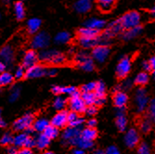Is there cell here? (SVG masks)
<instances>
[{
    "label": "cell",
    "mask_w": 155,
    "mask_h": 154,
    "mask_svg": "<svg viewBox=\"0 0 155 154\" xmlns=\"http://www.w3.org/2000/svg\"><path fill=\"white\" fill-rule=\"evenodd\" d=\"M140 22V14L137 10H128L126 11L122 17H120L115 25L119 27V29L123 31H132Z\"/></svg>",
    "instance_id": "1"
},
{
    "label": "cell",
    "mask_w": 155,
    "mask_h": 154,
    "mask_svg": "<svg viewBox=\"0 0 155 154\" xmlns=\"http://www.w3.org/2000/svg\"><path fill=\"white\" fill-rule=\"evenodd\" d=\"M106 30L103 29H96V28H80L74 31V37L73 38L75 41L82 42H91L96 43L97 38L101 37L104 34H106Z\"/></svg>",
    "instance_id": "2"
},
{
    "label": "cell",
    "mask_w": 155,
    "mask_h": 154,
    "mask_svg": "<svg viewBox=\"0 0 155 154\" xmlns=\"http://www.w3.org/2000/svg\"><path fill=\"white\" fill-rule=\"evenodd\" d=\"M81 92L79 89H77L74 93L71 95V97L65 100L66 106L71 110L72 111H75V113L83 115L86 113L87 105L81 97Z\"/></svg>",
    "instance_id": "3"
},
{
    "label": "cell",
    "mask_w": 155,
    "mask_h": 154,
    "mask_svg": "<svg viewBox=\"0 0 155 154\" xmlns=\"http://www.w3.org/2000/svg\"><path fill=\"white\" fill-rule=\"evenodd\" d=\"M38 113H27L23 115L21 118H18L17 120L14 121L12 124V129L13 131H28L31 128H33V124L36 121Z\"/></svg>",
    "instance_id": "4"
},
{
    "label": "cell",
    "mask_w": 155,
    "mask_h": 154,
    "mask_svg": "<svg viewBox=\"0 0 155 154\" xmlns=\"http://www.w3.org/2000/svg\"><path fill=\"white\" fill-rule=\"evenodd\" d=\"M135 57H130V56H124L123 57L120 61L117 64L116 72H115V78L118 82L124 81L128 76L130 71H131V64L134 61Z\"/></svg>",
    "instance_id": "5"
},
{
    "label": "cell",
    "mask_w": 155,
    "mask_h": 154,
    "mask_svg": "<svg viewBox=\"0 0 155 154\" xmlns=\"http://www.w3.org/2000/svg\"><path fill=\"white\" fill-rule=\"evenodd\" d=\"M153 122L154 121L151 119L149 113H143L141 114H138L135 118V123L137 127L145 135H148L151 131Z\"/></svg>",
    "instance_id": "6"
},
{
    "label": "cell",
    "mask_w": 155,
    "mask_h": 154,
    "mask_svg": "<svg viewBox=\"0 0 155 154\" xmlns=\"http://www.w3.org/2000/svg\"><path fill=\"white\" fill-rule=\"evenodd\" d=\"M39 60H40V58H39L38 52L35 49H28L24 54V57H23L22 61L20 64V66L22 67L26 71V70L30 69L31 67L36 65V63L39 61Z\"/></svg>",
    "instance_id": "7"
},
{
    "label": "cell",
    "mask_w": 155,
    "mask_h": 154,
    "mask_svg": "<svg viewBox=\"0 0 155 154\" xmlns=\"http://www.w3.org/2000/svg\"><path fill=\"white\" fill-rule=\"evenodd\" d=\"M97 11L101 14H110L118 5L119 0H94Z\"/></svg>",
    "instance_id": "8"
},
{
    "label": "cell",
    "mask_w": 155,
    "mask_h": 154,
    "mask_svg": "<svg viewBox=\"0 0 155 154\" xmlns=\"http://www.w3.org/2000/svg\"><path fill=\"white\" fill-rule=\"evenodd\" d=\"M68 114H69V111L67 110H61L58 111V113L54 115V117L51 119L50 124H52L53 126H56L58 128H65L69 125Z\"/></svg>",
    "instance_id": "9"
},
{
    "label": "cell",
    "mask_w": 155,
    "mask_h": 154,
    "mask_svg": "<svg viewBox=\"0 0 155 154\" xmlns=\"http://www.w3.org/2000/svg\"><path fill=\"white\" fill-rule=\"evenodd\" d=\"M111 47L107 45H96L92 48L91 56L97 61H103L110 50Z\"/></svg>",
    "instance_id": "10"
},
{
    "label": "cell",
    "mask_w": 155,
    "mask_h": 154,
    "mask_svg": "<svg viewBox=\"0 0 155 154\" xmlns=\"http://www.w3.org/2000/svg\"><path fill=\"white\" fill-rule=\"evenodd\" d=\"M112 103L118 109H123L128 101V96L122 90H114L111 96Z\"/></svg>",
    "instance_id": "11"
},
{
    "label": "cell",
    "mask_w": 155,
    "mask_h": 154,
    "mask_svg": "<svg viewBox=\"0 0 155 154\" xmlns=\"http://www.w3.org/2000/svg\"><path fill=\"white\" fill-rule=\"evenodd\" d=\"M124 141H125L126 146L129 149L137 148L140 143V136H139L138 132L134 128L130 129L125 136Z\"/></svg>",
    "instance_id": "12"
},
{
    "label": "cell",
    "mask_w": 155,
    "mask_h": 154,
    "mask_svg": "<svg viewBox=\"0 0 155 154\" xmlns=\"http://www.w3.org/2000/svg\"><path fill=\"white\" fill-rule=\"evenodd\" d=\"M48 73L46 72V69L42 68L38 65H35L33 67H31L30 69H28L25 71V74L23 75V77L21 78V81L26 80V79H30V78H36V77H41L44 76L45 74H47Z\"/></svg>",
    "instance_id": "13"
},
{
    "label": "cell",
    "mask_w": 155,
    "mask_h": 154,
    "mask_svg": "<svg viewBox=\"0 0 155 154\" xmlns=\"http://www.w3.org/2000/svg\"><path fill=\"white\" fill-rule=\"evenodd\" d=\"M15 82H16L15 77L8 72H4L0 74V88L5 87L7 86H10Z\"/></svg>",
    "instance_id": "14"
},
{
    "label": "cell",
    "mask_w": 155,
    "mask_h": 154,
    "mask_svg": "<svg viewBox=\"0 0 155 154\" xmlns=\"http://www.w3.org/2000/svg\"><path fill=\"white\" fill-rule=\"evenodd\" d=\"M137 107H138V110L141 111L145 109L146 107V104H147V95H146V92L144 90L143 87H140L138 92H137Z\"/></svg>",
    "instance_id": "15"
},
{
    "label": "cell",
    "mask_w": 155,
    "mask_h": 154,
    "mask_svg": "<svg viewBox=\"0 0 155 154\" xmlns=\"http://www.w3.org/2000/svg\"><path fill=\"white\" fill-rule=\"evenodd\" d=\"M150 81V77H149V74L147 72H141V73H139L135 81H134V85L137 86V87H143L148 85V83Z\"/></svg>",
    "instance_id": "16"
},
{
    "label": "cell",
    "mask_w": 155,
    "mask_h": 154,
    "mask_svg": "<svg viewBox=\"0 0 155 154\" xmlns=\"http://www.w3.org/2000/svg\"><path fill=\"white\" fill-rule=\"evenodd\" d=\"M78 89V87H53L51 88V92L54 95H61V94H70L72 95L73 93H74L76 90Z\"/></svg>",
    "instance_id": "17"
},
{
    "label": "cell",
    "mask_w": 155,
    "mask_h": 154,
    "mask_svg": "<svg viewBox=\"0 0 155 154\" xmlns=\"http://www.w3.org/2000/svg\"><path fill=\"white\" fill-rule=\"evenodd\" d=\"M97 130L95 127H87L84 129L81 133V136L88 141H93L97 137Z\"/></svg>",
    "instance_id": "18"
},
{
    "label": "cell",
    "mask_w": 155,
    "mask_h": 154,
    "mask_svg": "<svg viewBox=\"0 0 155 154\" xmlns=\"http://www.w3.org/2000/svg\"><path fill=\"white\" fill-rule=\"evenodd\" d=\"M15 7V12H16V18L18 21H22L25 19V8L24 4L22 1H16L14 3Z\"/></svg>",
    "instance_id": "19"
},
{
    "label": "cell",
    "mask_w": 155,
    "mask_h": 154,
    "mask_svg": "<svg viewBox=\"0 0 155 154\" xmlns=\"http://www.w3.org/2000/svg\"><path fill=\"white\" fill-rule=\"evenodd\" d=\"M50 140L51 139H49L44 133H42L38 138L36 139V147L38 149L40 150H44L45 149H47L50 143Z\"/></svg>",
    "instance_id": "20"
},
{
    "label": "cell",
    "mask_w": 155,
    "mask_h": 154,
    "mask_svg": "<svg viewBox=\"0 0 155 154\" xmlns=\"http://www.w3.org/2000/svg\"><path fill=\"white\" fill-rule=\"evenodd\" d=\"M41 25V21L37 20V19H34V20H30L28 21V24L26 26V34H33L34 33H35Z\"/></svg>",
    "instance_id": "21"
},
{
    "label": "cell",
    "mask_w": 155,
    "mask_h": 154,
    "mask_svg": "<svg viewBox=\"0 0 155 154\" xmlns=\"http://www.w3.org/2000/svg\"><path fill=\"white\" fill-rule=\"evenodd\" d=\"M82 133V131H80L79 129L75 128V127H70L69 129H66L64 131V134H63V139L66 141H70L71 139L80 136Z\"/></svg>",
    "instance_id": "22"
},
{
    "label": "cell",
    "mask_w": 155,
    "mask_h": 154,
    "mask_svg": "<svg viewBox=\"0 0 155 154\" xmlns=\"http://www.w3.org/2000/svg\"><path fill=\"white\" fill-rule=\"evenodd\" d=\"M81 97L83 99V100L84 101L87 106H90V105H94L97 97L95 95V92H84L81 94Z\"/></svg>",
    "instance_id": "23"
},
{
    "label": "cell",
    "mask_w": 155,
    "mask_h": 154,
    "mask_svg": "<svg viewBox=\"0 0 155 154\" xmlns=\"http://www.w3.org/2000/svg\"><path fill=\"white\" fill-rule=\"evenodd\" d=\"M42 133H44L49 139H53L59 136V128L56 126H53L52 124H49L48 126L44 130V132H42Z\"/></svg>",
    "instance_id": "24"
},
{
    "label": "cell",
    "mask_w": 155,
    "mask_h": 154,
    "mask_svg": "<svg viewBox=\"0 0 155 154\" xmlns=\"http://www.w3.org/2000/svg\"><path fill=\"white\" fill-rule=\"evenodd\" d=\"M95 95L97 99H105L106 97V91H105V86L102 82H97V87L95 89Z\"/></svg>",
    "instance_id": "25"
},
{
    "label": "cell",
    "mask_w": 155,
    "mask_h": 154,
    "mask_svg": "<svg viewBox=\"0 0 155 154\" xmlns=\"http://www.w3.org/2000/svg\"><path fill=\"white\" fill-rule=\"evenodd\" d=\"M49 124L50 123L47 120H37L33 124V128H34V131L44 132V130L48 126Z\"/></svg>",
    "instance_id": "26"
},
{
    "label": "cell",
    "mask_w": 155,
    "mask_h": 154,
    "mask_svg": "<svg viewBox=\"0 0 155 154\" xmlns=\"http://www.w3.org/2000/svg\"><path fill=\"white\" fill-rule=\"evenodd\" d=\"M13 142H14V137L9 133L5 134L0 138V146L1 147H10L13 145Z\"/></svg>",
    "instance_id": "27"
},
{
    "label": "cell",
    "mask_w": 155,
    "mask_h": 154,
    "mask_svg": "<svg viewBox=\"0 0 155 154\" xmlns=\"http://www.w3.org/2000/svg\"><path fill=\"white\" fill-rule=\"evenodd\" d=\"M28 136H29V135L25 133V134H21V135L17 136L16 137H14L13 146H15V147H21V148L24 147Z\"/></svg>",
    "instance_id": "28"
},
{
    "label": "cell",
    "mask_w": 155,
    "mask_h": 154,
    "mask_svg": "<svg viewBox=\"0 0 155 154\" xmlns=\"http://www.w3.org/2000/svg\"><path fill=\"white\" fill-rule=\"evenodd\" d=\"M115 123H116V126L118 127L120 132L124 131L125 127H126V124H127V120L126 118L124 116V114H118V116L115 119Z\"/></svg>",
    "instance_id": "29"
},
{
    "label": "cell",
    "mask_w": 155,
    "mask_h": 154,
    "mask_svg": "<svg viewBox=\"0 0 155 154\" xmlns=\"http://www.w3.org/2000/svg\"><path fill=\"white\" fill-rule=\"evenodd\" d=\"M90 1L89 0H79L76 4V8L80 12H86L90 9Z\"/></svg>",
    "instance_id": "30"
},
{
    "label": "cell",
    "mask_w": 155,
    "mask_h": 154,
    "mask_svg": "<svg viewBox=\"0 0 155 154\" xmlns=\"http://www.w3.org/2000/svg\"><path fill=\"white\" fill-rule=\"evenodd\" d=\"M97 87V82H93V83H89L87 84V85H83L81 87H78V89L80 90L81 93H84V92H94Z\"/></svg>",
    "instance_id": "31"
},
{
    "label": "cell",
    "mask_w": 155,
    "mask_h": 154,
    "mask_svg": "<svg viewBox=\"0 0 155 154\" xmlns=\"http://www.w3.org/2000/svg\"><path fill=\"white\" fill-rule=\"evenodd\" d=\"M145 70L149 74H155V57H152L148 61L144 62Z\"/></svg>",
    "instance_id": "32"
},
{
    "label": "cell",
    "mask_w": 155,
    "mask_h": 154,
    "mask_svg": "<svg viewBox=\"0 0 155 154\" xmlns=\"http://www.w3.org/2000/svg\"><path fill=\"white\" fill-rule=\"evenodd\" d=\"M137 152L138 154H150V149L146 143L140 142L137 146Z\"/></svg>",
    "instance_id": "33"
},
{
    "label": "cell",
    "mask_w": 155,
    "mask_h": 154,
    "mask_svg": "<svg viewBox=\"0 0 155 154\" xmlns=\"http://www.w3.org/2000/svg\"><path fill=\"white\" fill-rule=\"evenodd\" d=\"M35 46H45V44H47V36L45 34L39 35L38 37L35 38Z\"/></svg>",
    "instance_id": "34"
},
{
    "label": "cell",
    "mask_w": 155,
    "mask_h": 154,
    "mask_svg": "<svg viewBox=\"0 0 155 154\" xmlns=\"http://www.w3.org/2000/svg\"><path fill=\"white\" fill-rule=\"evenodd\" d=\"M97 111H98V107L97 106H96V105L87 106L86 113H87L88 115H95V114H97Z\"/></svg>",
    "instance_id": "35"
},
{
    "label": "cell",
    "mask_w": 155,
    "mask_h": 154,
    "mask_svg": "<svg viewBox=\"0 0 155 154\" xmlns=\"http://www.w3.org/2000/svg\"><path fill=\"white\" fill-rule=\"evenodd\" d=\"M64 106H66L65 100H62V99H61V97H58V99L56 100L55 102H54V107L56 109H61Z\"/></svg>",
    "instance_id": "36"
},
{
    "label": "cell",
    "mask_w": 155,
    "mask_h": 154,
    "mask_svg": "<svg viewBox=\"0 0 155 154\" xmlns=\"http://www.w3.org/2000/svg\"><path fill=\"white\" fill-rule=\"evenodd\" d=\"M149 114L151 117V119L155 122V101L153 100L150 106V110H149Z\"/></svg>",
    "instance_id": "37"
},
{
    "label": "cell",
    "mask_w": 155,
    "mask_h": 154,
    "mask_svg": "<svg viewBox=\"0 0 155 154\" xmlns=\"http://www.w3.org/2000/svg\"><path fill=\"white\" fill-rule=\"evenodd\" d=\"M84 122V120L83 118H78L77 120H75V121H74L72 123H69V126L70 127H76L77 125H81Z\"/></svg>",
    "instance_id": "38"
},
{
    "label": "cell",
    "mask_w": 155,
    "mask_h": 154,
    "mask_svg": "<svg viewBox=\"0 0 155 154\" xmlns=\"http://www.w3.org/2000/svg\"><path fill=\"white\" fill-rule=\"evenodd\" d=\"M106 154H120V152H119V150H118V149L116 147L111 146V147L107 149Z\"/></svg>",
    "instance_id": "39"
},
{
    "label": "cell",
    "mask_w": 155,
    "mask_h": 154,
    "mask_svg": "<svg viewBox=\"0 0 155 154\" xmlns=\"http://www.w3.org/2000/svg\"><path fill=\"white\" fill-rule=\"evenodd\" d=\"M18 154H34L33 153V150L29 148H25V147H22L19 149V152Z\"/></svg>",
    "instance_id": "40"
},
{
    "label": "cell",
    "mask_w": 155,
    "mask_h": 154,
    "mask_svg": "<svg viewBox=\"0 0 155 154\" xmlns=\"http://www.w3.org/2000/svg\"><path fill=\"white\" fill-rule=\"evenodd\" d=\"M18 152H19V149L15 146L12 145L8 148V154H18Z\"/></svg>",
    "instance_id": "41"
},
{
    "label": "cell",
    "mask_w": 155,
    "mask_h": 154,
    "mask_svg": "<svg viewBox=\"0 0 155 154\" xmlns=\"http://www.w3.org/2000/svg\"><path fill=\"white\" fill-rule=\"evenodd\" d=\"M97 120L96 119H90L89 121H87V126L88 127H95L96 125H97Z\"/></svg>",
    "instance_id": "42"
},
{
    "label": "cell",
    "mask_w": 155,
    "mask_h": 154,
    "mask_svg": "<svg viewBox=\"0 0 155 154\" xmlns=\"http://www.w3.org/2000/svg\"><path fill=\"white\" fill-rule=\"evenodd\" d=\"M5 69H6V65L2 62H0V74L5 72Z\"/></svg>",
    "instance_id": "43"
},
{
    "label": "cell",
    "mask_w": 155,
    "mask_h": 154,
    "mask_svg": "<svg viewBox=\"0 0 155 154\" xmlns=\"http://www.w3.org/2000/svg\"><path fill=\"white\" fill-rule=\"evenodd\" d=\"M145 10L146 12L150 13V14H152V15H155V7L153 8H150V9H143Z\"/></svg>",
    "instance_id": "44"
},
{
    "label": "cell",
    "mask_w": 155,
    "mask_h": 154,
    "mask_svg": "<svg viewBox=\"0 0 155 154\" xmlns=\"http://www.w3.org/2000/svg\"><path fill=\"white\" fill-rule=\"evenodd\" d=\"M73 154H84V152L82 149H76V150L74 151Z\"/></svg>",
    "instance_id": "45"
},
{
    "label": "cell",
    "mask_w": 155,
    "mask_h": 154,
    "mask_svg": "<svg viewBox=\"0 0 155 154\" xmlns=\"http://www.w3.org/2000/svg\"><path fill=\"white\" fill-rule=\"evenodd\" d=\"M93 154H106V152H104V151L101 150V149H97V150H96Z\"/></svg>",
    "instance_id": "46"
},
{
    "label": "cell",
    "mask_w": 155,
    "mask_h": 154,
    "mask_svg": "<svg viewBox=\"0 0 155 154\" xmlns=\"http://www.w3.org/2000/svg\"><path fill=\"white\" fill-rule=\"evenodd\" d=\"M44 154H55L54 152H52V151H45L44 152Z\"/></svg>",
    "instance_id": "47"
}]
</instances>
